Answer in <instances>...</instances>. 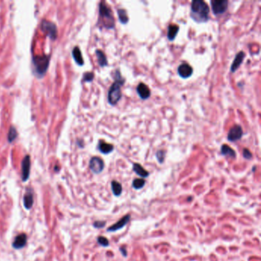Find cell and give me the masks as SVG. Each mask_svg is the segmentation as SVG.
<instances>
[{
    "instance_id": "obj_24",
    "label": "cell",
    "mask_w": 261,
    "mask_h": 261,
    "mask_svg": "<svg viewBox=\"0 0 261 261\" xmlns=\"http://www.w3.org/2000/svg\"><path fill=\"white\" fill-rule=\"evenodd\" d=\"M17 137H18L17 129H16V127L12 126L9 129V133H8V141H9V143H13Z\"/></svg>"
},
{
    "instance_id": "obj_3",
    "label": "cell",
    "mask_w": 261,
    "mask_h": 261,
    "mask_svg": "<svg viewBox=\"0 0 261 261\" xmlns=\"http://www.w3.org/2000/svg\"><path fill=\"white\" fill-rule=\"evenodd\" d=\"M98 25L107 29H113L115 27V19L112 10L105 2H100Z\"/></svg>"
},
{
    "instance_id": "obj_21",
    "label": "cell",
    "mask_w": 261,
    "mask_h": 261,
    "mask_svg": "<svg viewBox=\"0 0 261 261\" xmlns=\"http://www.w3.org/2000/svg\"><path fill=\"white\" fill-rule=\"evenodd\" d=\"M221 152L224 156H228L232 159H235L236 158V152L234 150L227 144H224L221 146Z\"/></svg>"
},
{
    "instance_id": "obj_6",
    "label": "cell",
    "mask_w": 261,
    "mask_h": 261,
    "mask_svg": "<svg viewBox=\"0 0 261 261\" xmlns=\"http://www.w3.org/2000/svg\"><path fill=\"white\" fill-rule=\"evenodd\" d=\"M212 13L214 16L222 15L225 13L228 7V1L227 0H212L211 1Z\"/></svg>"
},
{
    "instance_id": "obj_12",
    "label": "cell",
    "mask_w": 261,
    "mask_h": 261,
    "mask_svg": "<svg viewBox=\"0 0 261 261\" xmlns=\"http://www.w3.org/2000/svg\"><path fill=\"white\" fill-rule=\"evenodd\" d=\"M23 205L25 209L30 210L34 205V193L29 188L26 189L24 197H23Z\"/></svg>"
},
{
    "instance_id": "obj_1",
    "label": "cell",
    "mask_w": 261,
    "mask_h": 261,
    "mask_svg": "<svg viewBox=\"0 0 261 261\" xmlns=\"http://www.w3.org/2000/svg\"><path fill=\"white\" fill-rule=\"evenodd\" d=\"M113 78L114 81L109 87L107 94L108 102L111 106L117 105V103L120 101L122 97L121 88L126 82V79L122 76L121 72L119 69L115 71Z\"/></svg>"
},
{
    "instance_id": "obj_10",
    "label": "cell",
    "mask_w": 261,
    "mask_h": 261,
    "mask_svg": "<svg viewBox=\"0 0 261 261\" xmlns=\"http://www.w3.org/2000/svg\"><path fill=\"white\" fill-rule=\"evenodd\" d=\"M130 217L131 216L129 214H126L125 216H123V217L120 219V221H118L117 223H115L114 224H113L109 228H108L107 231H109V232H114V231H119V230L123 228L129 223V221H130Z\"/></svg>"
},
{
    "instance_id": "obj_9",
    "label": "cell",
    "mask_w": 261,
    "mask_h": 261,
    "mask_svg": "<svg viewBox=\"0 0 261 261\" xmlns=\"http://www.w3.org/2000/svg\"><path fill=\"white\" fill-rule=\"evenodd\" d=\"M31 159L30 156L26 155L21 162V178L23 182H26L30 176Z\"/></svg>"
},
{
    "instance_id": "obj_26",
    "label": "cell",
    "mask_w": 261,
    "mask_h": 261,
    "mask_svg": "<svg viewBox=\"0 0 261 261\" xmlns=\"http://www.w3.org/2000/svg\"><path fill=\"white\" fill-rule=\"evenodd\" d=\"M155 156H156V159H157L158 162L162 164L165 161V158H166V152L164 150H158L156 153H155Z\"/></svg>"
},
{
    "instance_id": "obj_8",
    "label": "cell",
    "mask_w": 261,
    "mask_h": 261,
    "mask_svg": "<svg viewBox=\"0 0 261 261\" xmlns=\"http://www.w3.org/2000/svg\"><path fill=\"white\" fill-rule=\"evenodd\" d=\"M89 167L91 172L94 174H100L104 169V162L101 158L94 156L90 159Z\"/></svg>"
},
{
    "instance_id": "obj_14",
    "label": "cell",
    "mask_w": 261,
    "mask_h": 261,
    "mask_svg": "<svg viewBox=\"0 0 261 261\" xmlns=\"http://www.w3.org/2000/svg\"><path fill=\"white\" fill-rule=\"evenodd\" d=\"M27 243V235L26 234H20L15 237L14 241L13 243V247L16 250L21 249L26 245Z\"/></svg>"
},
{
    "instance_id": "obj_31",
    "label": "cell",
    "mask_w": 261,
    "mask_h": 261,
    "mask_svg": "<svg viewBox=\"0 0 261 261\" xmlns=\"http://www.w3.org/2000/svg\"><path fill=\"white\" fill-rule=\"evenodd\" d=\"M120 251L122 253V254H123V257L127 256V251L126 248H123V247H120Z\"/></svg>"
},
{
    "instance_id": "obj_23",
    "label": "cell",
    "mask_w": 261,
    "mask_h": 261,
    "mask_svg": "<svg viewBox=\"0 0 261 261\" xmlns=\"http://www.w3.org/2000/svg\"><path fill=\"white\" fill-rule=\"evenodd\" d=\"M111 189L112 191H113V194L115 196H120L122 194V191H123V187H122V185L118 182L117 181H112L111 182Z\"/></svg>"
},
{
    "instance_id": "obj_11",
    "label": "cell",
    "mask_w": 261,
    "mask_h": 261,
    "mask_svg": "<svg viewBox=\"0 0 261 261\" xmlns=\"http://www.w3.org/2000/svg\"><path fill=\"white\" fill-rule=\"evenodd\" d=\"M178 75L183 79L190 78L193 74V68L187 63H182L178 67Z\"/></svg>"
},
{
    "instance_id": "obj_30",
    "label": "cell",
    "mask_w": 261,
    "mask_h": 261,
    "mask_svg": "<svg viewBox=\"0 0 261 261\" xmlns=\"http://www.w3.org/2000/svg\"><path fill=\"white\" fill-rule=\"evenodd\" d=\"M93 225H94V227L95 228H97V229H101V228H103L105 227V225H106V221H94V224H93Z\"/></svg>"
},
{
    "instance_id": "obj_19",
    "label": "cell",
    "mask_w": 261,
    "mask_h": 261,
    "mask_svg": "<svg viewBox=\"0 0 261 261\" xmlns=\"http://www.w3.org/2000/svg\"><path fill=\"white\" fill-rule=\"evenodd\" d=\"M95 53H96V55H97V61H98L99 65L101 66V67H106V66H107L108 65L107 58H106V56L105 55V54H104V51H101V50L97 49V50H96Z\"/></svg>"
},
{
    "instance_id": "obj_5",
    "label": "cell",
    "mask_w": 261,
    "mask_h": 261,
    "mask_svg": "<svg viewBox=\"0 0 261 261\" xmlns=\"http://www.w3.org/2000/svg\"><path fill=\"white\" fill-rule=\"evenodd\" d=\"M41 29L51 40H55L58 37V28H57V25L52 21L46 19L42 20L41 22Z\"/></svg>"
},
{
    "instance_id": "obj_29",
    "label": "cell",
    "mask_w": 261,
    "mask_h": 261,
    "mask_svg": "<svg viewBox=\"0 0 261 261\" xmlns=\"http://www.w3.org/2000/svg\"><path fill=\"white\" fill-rule=\"evenodd\" d=\"M243 156L246 159H251L253 157V155L248 149L245 148L243 149Z\"/></svg>"
},
{
    "instance_id": "obj_18",
    "label": "cell",
    "mask_w": 261,
    "mask_h": 261,
    "mask_svg": "<svg viewBox=\"0 0 261 261\" xmlns=\"http://www.w3.org/2000/svg\"><path fill=\"white\" fill-rule=\"evenodd\" d=\"M132 170L135 172L136 174H137L139 176L142 177V178H147L149 175V172L145 169L139 163H133Z\"/></svg>"
},
{
    "instance_id": "obj_7",
    "label": "cell",
    "mask_w": 261,
    "mask_h": 261,
    "mask_svg": "<svg viewBox=\"0 0 261 261\" xmlns=\"http://www.w3.org/2000/svg\"><path fill=\"white\" fill-rule=\"evenodd\" d=\"M243 134V129L241 126L234 125L233 127H231L229 129L228 133V140L232 143H234L236 141H238L242 138Z\"/></svg>"
},
{
    "instance_id": "obj_13",
    "label": "cell",
    "mask_w": 261,
    "mask_h": 261,
    "mask_svg": "<svg viewBox=\"0 0 261 261\" xmlns=\"http://www.w3.org/2000/svg\"><path fill=\"white\" fill-rule=\"evenodd\" d=\"M136 92L141 100H147L151 96V91L149 87L143 83H140L137 85Z\"/></svg>"
},
{
    "instance_id": "obj_22",
    "label": "cell",
    "mask_w": 261,
    "mask_h": 261,
    "mask_svg": "<svg viewBox=\"0 0 261 261\" xmlns=\"http://www.w3.org/2000/svg\"><path fill=\"white\" fill-rule=\"evenodd\" d=\"M117 15H118V18L120 22L123 25H126L129 21V17L127 15V12L126 9H117Z\"/></svg>"
},
{
    "instance_id": "obj_32",
    "label": "cell",
    "mask_w": 261,
    "mask_h": 261,
    "mask_svg": "<svg viewBox=\"0 0 261 261\" xmlns=\"http://www.w3.org/2000/svg\"><path fill=\"white\" fill-rule=\"evenodd\" d=\"M254 170H256V167L253 168V172H254Z\"/></svg>"
},
{
    "instance_id": "obj_25",
    "label": "cell",
    "mask_w": 261,
    "mask_h": 261,
    "mask_svg": "<svg viewBox=\"0 0 261 261\" xmlns=\"http://www.w3.org/2000/svg\"><path fill=\"white\" fill-rule=\"evenodd\" d=\"M146 184V181L143 179V178H136L134 179V181L132 182V186L134 189L136 190H139V189H143V186Z\"/></svg>"
},
{
    "instance_id": "obj_15",
    "label": "cell",
    "mask_w": 261,
    "mask_h": 261,
    "mask_svg": "<svg viewBox=\"0 0 261 261\" xmlns=\"http://www.w3.org/2000/svg\"><path fill=\"white\" fill-rule=\"evenodd\" d=\"M244 58H245V53L243 51H241L237 54L234 58V60L233 63H232V64L231 66V73H234L240 67V66L242 64Z\"/></svg>"
},
{
    "instance_id": "obj_20",
    "label": "cell",
    "mask_w": 261,
    "mask_h": 261,
    "mask_svg": "<svg viewBox=\"0 0 261 261\" xmlns=\"http://www.w3.org/2000/svg\"><path fill=\"white\" fill-rule=\"evenodd\" d=\"M72 55L74 61H76V63L78 64V65H81V66L84 65V58L83 57H82V54H81V50H80V48H78V46L74 47V49H73Z\"/></svg>"
},
{
    "instance_id": "obj_4",
    "label": "cell",
    "mask_w": 261,
    "mask_h": 261,
    "mask_svg": "<svg viewBox=\"0 0 261 261\" xmlns=\"http://www.w3.org/2000/svg\"><path fill=\"white\" fill-rule=\"evenodd\" d=\"M51 55H35L32 58V63L35 67V73L38 78H41L48 71Z\"/></svg>"
},
{
    "instance_id": "obj_17",
    "label": "cell",
    "mask_w": 261,
    "mask_h": 261,
    "mask_svg": "<svg viewBox=\"0 0 261 261\" xmlns=\"http://www.w3.org/2000/svg\"><path fill=\"white\" fill-rule=\"evenodd\" d=\"M179 31V26L175 24H171L168 26V31H167V38L172 41L175 39Z\"/></svg>"
},
{
    "instance_id": "obj_28",
    "label": "cell",
    "mask_w": 261,
    "mask_h": 261,
    "mask_svg": "<svg viewBox=\"0 0 261 261\" xmlns=\"http://www.w3.org/2000/svg\"><path fill=\"white\" fill-rule=\"evenodd\" d=\"M94 78V74L93 72H86L83 75L84 82H91Z\"/></svg>"
},
{
    "instance_id": "obj_16",
    "label": "cell",
    "mask_w": 261,
    "mask_h": 261,
    "mask_svg": "<svg viewBox=\"0 0 261 261\" xmlns=\"http://www.w3.org/2000/svg\"><path fill=\"white\" fill-rule=\"evenodd\" d=\"M97 148L99 149L100 152L103 154H109L112 152L114 149V146L110 143H107L106 142H104V140H100Z\"/></svg>"
},
{
    "instance_id": "obj_2",
    "label": "cell",
    "mask_w": 261,
    "mask_h": 261,
    "mask_svg": "<svg viewBox=\"0 0 261 261\" xmlns=\"http://www.w3.org/2000/svg\"><path fill=\"white\" fill-rule=\"evenodd\" d=\"M210 9L202 0H194L191 4L190 16L195 22L205 23L209 20Z\"/></svg>"
},
{
    "instance_id": "obj_27",
    "label": "cell",
    "mask_w": 261,
    "mask_h": 261,
    "mask_svg": "<svg viewBox=\"0 0 261 261\" xmlns=\"http://www.w3.org/2000/svg\"><path fill=\"white\" fill-rule=\"evenodd\" d=\"M97 243H99L101 246L104 247H106L109 245V242L108 239L103 236H99L97 237Z\"/></svg>"
}]
</instances>
